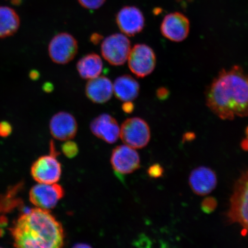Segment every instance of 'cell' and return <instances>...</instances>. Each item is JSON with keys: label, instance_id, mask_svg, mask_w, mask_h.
Masks as SVG:
<instances>
[{"label": "cell", "instance_id": "19", "mask_svg": "<svg viewBox=\"0 0 248 248\" xmlns=\"http://www.w3.org/2000/svg\"><path fill=\"white\" fill-rule=\"evenodd\" d=\"M19 16L14 9L6 6H0V38L14 35L19 29Z\"/></svg>", "mask_w": 248, "mask_h": 248}, {"label": "cell", "instance_id": "12", "mask_svg": "<svg viewBox=\"0 0 248 248\" xmlns=\"http://www.w3.org/2000/svg\"><path fill=\"white\" fill-rule=\"evenodd\" d=\"M116 21L124 35L134 36L140 33L145 27V17L140 9L134 6H125L118 12Z\"/></svg>", "mask_w": 248, "mask_h": 248}, {"label": "cell", "instance_id": "8", "mask_svg": "<svg viewBox=\"0 0 248 248\" xmlns=\"http://www.w3.org/2000/svg\"><path fill=\"white\" fill-rule=\"evenodd\" d=\"M31 172L33 179L38 184H57L61 178L62 166L56 157V154L51 153L38 158L33 163Z\"/></svg>", "mask_w": 248, "mask_h": 248}, {"label": "cell", "instance_id": "21", "mask_svg": "<svg viewBox=\"0 0 248 248\" xmlns=\"http://www.w3.org/2000/svg\"><path fill=\"white\" fill-rule=\"evenodd\" d=\"M83 8L89 10H95L102 7L106 0H78Z\"/></svg>", "mask_w": 248, "mask_h": 248}, {"label": "cell", "instance_id": "22", "mask_svg": "<svg viewBox=\"0 0 248 248\" xmlns=\"http://www.w3.org/2000/svg\"><path fill=\"white\" fill-rule=\"evenodd\" d=\"M216 201L214 198H207L204 200L202 204V209L204 212L210 213L215 209L216 207Z\"/></svg>", "mask_w": 248, "mask_h": 248}, {"label": "cell", "instance_id": "1", "mask_svg": "<svg viewBox=\"0 0 248 248\" xmlns=\"http://www.w3.org/2000/svg\"><path fill=\"white\" fill-rule=\"evenodd\" d=\"M210 110L222 120L248 116V73L235 65L222 69L205 92Z\"/></svg>", "mask_w": 248, "mask_h": 248}, {"label": "cell", "instance_id": "16", "mask_svg": "<svg viewBox=\"0 0 248 248\" xmlns=\"http://www.w3.org/2000/svg\"><path fill=\"white\" fill-rule=\"evenodd\" d=\"M85 93L90 100L95 104H105L113 94V83L108 78L99 76L89 79L85 86Z\"/></svg>", "mask_w": 248, "mask_h": 248}, {"label": "cell", "instance_id": "6", "mask_svg": "<svg viewBox=\"0 0 248 248\" xmlns=\"http://www.w3.org/2000/svg\"><path fill=\"white\" fill-rule=\"evenodd\" d=\"M127 61L131 72L141 78L150 75L156 64V55L153 49L145 44L133 46Z\"/></svg>", "mask_w": 248, "mask_h": 248}, {"label": "cell", "instance_id": "7", "mask_svg": "<svg viewBox=\"0 0 248 248\" xmlns=\"http://www.w3.org/2000/svg\"><path fill=\"white\" fill-rule=\"evenodd\" d=\"M48 50L52 62L59 64H66L76 57L78 51V44L71 34L60 33L51 40Z\"/></svg>", "mask_w": 248, "mask_h": 248}, {"label": "cell", "instance_id": "4", "mask_svg": "<svg viewBox=\"0 0 248 248\" xmlns=\"http://www.w3.org/2000/svg\"><path fill=\"white\" fill-rule=\"evenodd\" d=\"M229 217L231 221L238 223L248 232V170L235 185Z\"/></svg>", "mask_w": 248, "mask_h": 248}, {"label": "cell", "instance_id": "26", "mask_svg": "<svg viewBox=\"0 0 248 248\" xmlns=\"http://www.w3.org/2000/svg\"><path fill=\"white\" fill-rule=\"evenodd\" d=\"M169 92L168 90L164 88L158 89L156 91V96L160 100H165L168 97Z\"/></svg>", "mask_w": 248, "mask_h": 248}, {"label": "cell", "instance_id": "23", "mask_svg": "<svg viewBox=\"0 0 248 248\" xmlns=\"http://www.w3.org/2000/svg\"><path fill=\"white\" fill-rule=\"evenodd\" d=\"M12 131V126L7 122L0 123V136L7 137L11 134Z\"/></svg>", "mask_w": 248, "mask_h": 248}, {"label": "cell", "instance_id": "13", "mask_svg": "<svg viewBox=\"0 0 248 248\" xmlns=\"http://www.w3.org/2000/svg\"><path fill=\"white\" fill-rule=\"evenodd\" d=\"M49 130L52 137L61 141L71 140L78 131L76 118L66 111H60L52 117Z\"/></svg>", "mask_w": 248, "mask_h": 248}, {"label": "cell", "instance_id": "15", "mask_svg": "<svg viewBox=\"0 0 248 248\" xmlns=\"http://www.w3.org/2000/svg\"><path fill=\"white\" fill-rule=\"evenodd\" d=\"M189 185L195 194L203 196L212 193L216 188L217 175L215 172L209 167H198L190 173Z\"/></svg>", "mask_w": 248, "mask_h": 248}, {"label": "cell", "instance_id": "28", "mask_svg": "<svg viewBox=\"0 0 248 248\" xmlns=\"http://www.w3.org/2000/svg\"><path fill=\"white\" fill-rule=\"evenodd\" d=\"M54 86L50 82H46L43 86V90L46 93H51L53 91Z\"/></svg>", "mask_w": 248, "mask_h": 248}, {"label": "cell", "instance_id": "29", "mask_svg": "<svg viewBox=\"0 0 248 248\" xmlns=\"http://www.w3.org/2000/svg\"><path fill=\"white\" fill-rule=\"evenodd\" d=\"M29 76L31 79L33 80H36L39 78L40 73L38 71L32 70L30 71Z\"/></svg>", "mask_w": 248, "mask_h": 248}, {"label": "cell", "instance_id": "31", "mask_svg": "<svg viewBox=\"0 0 248 248\" xmlns=\"http://www.w3.org/2000/svg\"><path fill=\"white\" fill-rule=\"evenodd\" d=\"M76 247V248H80V247H81V248H84V247H91V246H88V245H87V244H77L76 246H75V247Z\"/></svg>", "mask_w": 248, "mask_h": 248}, {"label": "cell", "instance_id": "10", "mask_svg": "<svg viewBox=\"0 0 248 248\" xmlns=\"http://www.w3.org/2000/svg\"><path fill=\"white\" fill-rule=\"evenodd\" d=\"M190 23L188 18L181 12H173L167 15L161 24L162 35L170 41H184L190 32Z\"/></svg>", "mask_w": 248, "mask_h": 248}, {"label": "cell", "instance_id": "14", "mask_svg": "<svg viewBox=\"0 0 248 248\" xmlns=\"http://www.w3.org/2000/svg\"><path fill=\"white\" fill-rule=\"evenodd\" d=\"M91 131L96 137L108 144H113L120 138V128L117 120L107 113L100 114L90 125Z\"/></svg>", "mask_w": 248, "mask_h": 248}, {"label": "cell", "instance_id": "27", "mask_svg": "<svg viewBox=\"0 0 248 248\" xmlns=\"http://www.w3.org/2000/svg\"><path fill=\"white\" fill-rule=\"evenodd\" d=\"M102 40H103V36L98 33H93L90 37V41L94 45H98Z\"/></svg>", "mask_w": 248, "mask_h": 248}, {"label": "cell", "instance_id": "11", "mask_svg": "<svg viewBox=\"0 0 248 248\" xmlns=\"http://www.w3.org/2000/svg\"><path fill=\"white\" fill-rule=\"evenodd\" d=\"M110 162L114 171L120 175L129 174L140 166V159L136 149L125 144L114 149Z\"/></svg>", "mask_w": 248, "mask_h": 248}, {"label": "cell", "instance_id": "24", "mask_svg": "<svg viewBox=\"0 0 248 248\" xmlns=\"http://www.w3.org/2000/svg\"><path fill=\"white\" fill-rule=\"evenodd\" d=\"M148 174L151 177L158 178L162 174L163 169L159 164H155V165L150 167L148 170Z\"/></svg>", "mask_w": 248, "mask_h": 248}, {"label": "cell", "instance_id": "18", "mask_svg": "<svg viewBox=\"0 0 248 248\" xmlns=\"http://www.w3.org/2000/svg\"><path fill=\"white\" fill-rule=\"evenodd\" d=\"M77 69L82 79H91L100 76L103 69V62L98 54H88L77 62Z\"/></svg>", "mask_w": 248, "mask_h": 248}, {"label": "cell", "instance_id": "25", "mask_svg": "<svg viewBox=\"0 0 248 248\" xmlns=\"http://www.w3.org/2000/svg\"><path fill=\"white\" fill-rule=\"evenodd\" d=\"M122 109L124 112L130 114L135 109V105L132 101H125L122 105Z\"/></svg>", "mask_w": 248, "mask_h": 248}, {"label": "cell", "instance_id": "5", "mask_svg": "<svg viewBox=\"0 0 248 248\" xmlns=\"http://www.w3.org/2000/svg\"><path fill=\"white\" fill-rule=\"evenodd\" d=\"M101 49L102 57L108 63L119 66L128 60L131 43L124 34L114 33L103 40Z\"/></svg>", "mask_w": 248, "mask_h": 248}, {"label": "cell", "instance_id": "9", "mask_svg": "<svg viewBox=\"0 0 248 248\" xmlns=\"http://www.w3.org/2000/svg\"><path fill=\"white\" fill-rule=\"evenodd\" d=\"M64 194L63 188L60 185L38 184L31 189L29 195L31 202L33 205L49 210L57 206Z\"/></svg>", "mask_w": 248, "mask_h": 248}, {"label": "cell", "instance_id": "2", "mask_svg": "<svg viewBox=\"0 0 248 248\" xmlns=\"http://www.w3.org/2000/svg\"><path fill=\"white\" fill-rule=\"evenodd\" d=\"M11 232L15 247L58 248L64 246L63 226L49 210L39 207L21 215Z\"/></svg>", "mask_w": 248, "mask_h": 248}, {"label": "cell", "instance_id": "20", "mask_svg": "<svg viewBox=\"0 0 248 248\" xmlns=\"http://www.w3.org/2000/svg\"><path fill=\"white\" fill-rule=\"evenodd\" d=\"M62 150L63 153L68 158H73L78 154V147L75 142L68 140L62 145Z\"/></svg>", "mask_w": 248, "mask_h": 248}, {"label": "cell", "instance_id": "30", "mask_svg": "<svg viewBox=\"0 0 248 248\" xmlns=\"http://www.w3.org/2000/svg\"><path fill=\"white\" fill-rule=\"evenodd\" d=\"M242 147H243L245 150L248 151V138H246L242 142Z\"/></svg>", "mask_w": 248, "mask_h": 248}, {"label": "cell", "instance_id": "3", "mask_svg": "<svg viewBox=\"0 0 248 248\" xmlns=\"http://www.w3.org/2000/svg\"><path fill=\"white\" fill-rule=\"evenodd\" d=\"M120 137L128 146L134 149L144 148L150 141V128L141 118H129L121 126Z\"/></svg>", "mask_w": 248, "mask_h": 248}, {"label": "cell", "instance_id": "17", "mask_svg": "<svg viewBox=\"0 0 248 248\" xmlns=\"http://www.w3.org/2000/svg\"><path fill=\"white\" fill-rule=\"evenodd\" d=\"M113 93L119 100L133 101L138 97L140 93V85L135 78L128 74L123 75L114 81Z\"/></svg>", "mask_w": 248, "mask_h": 248}]
</instances>
